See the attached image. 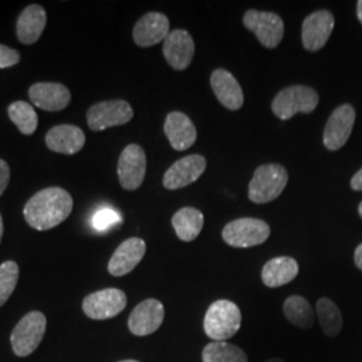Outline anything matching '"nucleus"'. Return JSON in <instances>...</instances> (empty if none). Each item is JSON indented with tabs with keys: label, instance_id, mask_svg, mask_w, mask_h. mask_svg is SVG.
<instances>
[{
	"label": "nucleus",
	"instance_id": "obj_32",
	"mask_svg": "<svg viewBox=\"0 0 362 362\" xmlns=\"http://www.w3.org/2000/svg\"><path fill=\"white\" fill-rule=\"evenodd\" d=\"M10 177H11V170L8 164L0 158V196L7 189L10 184Z\"/></svg>",
	"mask_w": 362,
	"mask_h": 362
},
{
	"label": "nucleus",
	"instance_id": "obj_9",
	"mask_svg": "<svg viewBox=\"0 0 362 362\" xmlns=\"http://www.w3.org/2000/svg\"><path fill=\"white\" fill-rule=\"evenodd\" d=\"M133 109L124 100H112L93 105L88 110V125L94 132L128 124L133 118Z\"/></svg>",
	"mask_w": 362,
	"mask_h": 362
},
{
	"label": "nucleus",
	"instance_id": "obj_14",
	"mask_svg": "<svg viewBox=\"0 0 362 362\" xmlns=\"http://www.w3.org/2000/svg\"><path fill=\"white\" fill-rule=\"evenodd\" d=\"M334 16L327 10H318L305 18L302 23V43L308 52L324 47L334 30Z\"/></svg>",
	"mask_w": 362,
	"mask_h": 362
},
{
	"label": "nucleus",
	"instance_id": "obj_33",
	"mask_svg": "<svg viewBox=\"0 0 362 362\" xmlns=\"http://www.w3.org/2000/svg\"><path fill=\"white\" fill-rule=\"evenodd\" d=\"M350 187L353 191H362V168L351 177Z\"/></svg>",
	"mask_w": 362,
	"mask_h": 362
},
{
	"label": "nucleus",
	"instance_id": "obj_27",
	"mask_svg": "<svg viewBox=\"0 0 362 362\" xmlns=\"http://www.w3.org/2000/svg\"><path fill=\"white\" fill-rule=\"evenodd\" d=\"M203 362H248L246 351L230 342H209L202 353Z\"/></svg>",
	"mask_w": 362,
	"mask_h": 362
},
{
	"label": "nucleus",
	"instance_id": "obj_22",
	"mask_svg": "<svg viewBox=\"0 0 362 362\" xmlns=\"http://www.w3.org/2000/svg\"><path fill=\"white\" fill-rule=\"evenodd\" d=\"M47 22V15L42 6L31 4L26 7L18 18L16 22V35L18 39L25 45L35 43Z\"/></svg>",
	"mask_w": 362,
	"mask_h": 362
},
{
	"label": "nucleus",
	"instance_id": "obj_39",
	"mask_svg": "<svg viewBox=\"0 0 362 362\" xmlns=\"http://www.w3.org/2000/svg\"><path fill=\"white\" fill-rule=\"evenodd\" d=\"M118 362H140V361H136V360H124V361H118Z\"/></svg>",
	"mask_w": 362,
	"mask_h": 362
},
{
	"label": "nucleus",
	"instance_id": "obj_30",
	"mask_svg": "<svg viewBox=\"0 0 362 362\" xmlns=\"http://www.w3.org/2000/svg\"><path fill=\"white\" fill-rule=\"evenodd\" d=\"M118 223H121L119 214L110 208H104V209L98 211L93 218V224L98 231H105V230L116 226Z\"/></svg>",
	"mask_w": 362,
	"mask_h": 362
},
{
	"label": "nucleus",
	"instance_id": "obj_10",
	"mask_svg": "<svg viewBox=\"0 0 362 362\" xmlns=\"http://www.w3.org/2000/svg\"><path fill=\"white\" fill-rule=\"evenodd\" d=\"M118 180L124 189L136 191L141 187L146 173V155L137 144L128 145L118 158Z\"/></svg>",
	"mask_w": 362,
	"mask_h": 362
},
{
	"label": "nucleus",
	"instance_id": "obj_23",
	"mask_svg": "<svg viewBox=\"0 0 362 362\" xmlns=\"http://www.w3.org/2000/svg\"><path fill=\"white\" fill-rule=\"evenodd\" d=\"M299 272L298 262L291 257L272 258L262 269V282L267 287H281L293 282Z\"/></svg>",
	"mask_w": 362,
	"mask_h": 362
},
{
	"label": "nucleus",
	"instance_id": "obj_12",
	"mask_svg": "<svg viewBox=\"0 0 362 362\" xmlns=\"http://www.w3.org/2000/svg\"><path fill=\"white\" fill-rule=\"evenodd\" d=\"M164 305L160 300L153 298L145 299L130 313L128 318L130 333L137 337L149 336L155 333L164 322Z\"/></svg>",
	"mask_w": 362,
	"mask_h": 362
},
{
	"label": "nucleus",
	"instance_id": "obj_2",
	"mask_svg": "<svg viewBox=\"0 0 362 362\" xmlns=\"http://www.w3.org/2000/svg\"><path fill=\"white\" fill-rule=\"evenodd\" d=\"M242 325V313L236 303L228 299L215 300L204 315V333L214 342H226L235 336Z\"/></svg>",
	"mask_w": 362,
	"mask_h": 362
},
{
	"label": "nucleus",
	"instance_id": "obj_18",
	"mask_svg": "<svg viewBox=\"0 0 362 362\" xmlns=\"http://www.w3.org/2000/svg\"><path fill=\"white\" fill-rule=\"evenodd\" d=\"M169 27V19L164 13H145L133 28V39L140 47H151L165 40L170 33Z\"/></svg>",
	"mask_w": 362,
	"mask_h": 362
},
{
	"label": "nucleus",
	"instance_id": "obj_31",
	"mask_svg": "<svg viewBox=\"0 0 362 362\" xmlns=\"http://www.w3.org/2000/svg\"><path fill=\"white\" fill-rule=\"evenodd\" d=\"M21 61V54L8 46L0 45V69H8L18 65Z\"/></svg>",
	"mask_w": 362,
	"mask_h": 362
},
{
	"label": "nucleus",
	"instance_id": "obj_28",
	"mask_svg": "<svg viewBox=\"0 0 362 362\" xmlns=\"http://www.w3.org/2000/svg\"><path fill=\"white\" fill-rule=\"evenodd\" d=\"M8 116L21 133L31 136L38 128V116L34 107L25 101H16L8 106Z\"/></svg>",
	"mask_w": 362,
	"mask_h": 362
},
{
	"label": "nucleus",
	"instance_id": "obj_20",
	"mask_svg": "<svg viewBox=\"0 0 362 362\" xmlns=\"http://www.w3.org/2000/svg\"><path fill=\"white\" fill-rule=\"evenodd\" d=\"M164 132L168 139L170 146L175 151H187L189 149L197 139V132L191 118L181 113L172 112L165 118Z\"/></svg>",
	"mask_w": 362,
	"mask_h": 362
},
{
	"label": "nucleus",
	"instance_id": "obj_19",
	"mask_svg": "<svg viewBox=\"0 0 362 362\" xmlns=\"http://www.w3.org/2000/svg\"><path fill=\"white\" fill-rule=\"evenodd\" d=\"M211 88L220 104L228 110H239L245 104V95L238 79L224 69H216L211 74Z\"/></svg>",
	"mask_w": 362,
	"mask_h": 362
},
{
	"label": "nucleus",
	"instance_id": "obj_4",
	"mask_svg": "<svg viewBox=\"0 0 362 362\" xmlns=\"http://www.w3.org/2000/svg\"><path fill=\"white\" fill-rule=\"evenodd\" d=\"M320 104V95L305 85L288 86L279 91L272 100V113L279 119H290L297 113H311Z\"/></svg>",
	"mask_w": 362,
	"mask_h": 362
},
{
	"label": "nucleus",
	"instance_id": "obj_11",
	"mask_svg": "<svg viewBox=\"0 0 362 362\" xmlns=\"http://www.w3.org/2000/svg\"><path fill=\"white\" fill-rule=\"evenodd\" d=\"M356 122L353 105H339L330 115L324 130V145L329 151H338L348 143Z\"/></svg>",
	"mask_w": 362,
	"mask_h": 362
},
{
	"label": "nucleus",
	"instance_id": "obj_3",
	"mask_svg": "<svg viewBox=\"0 0 362 362\" xmlns=\"http://www.w3.org/2000/svg\"><path fill=\"white\" fill-rule=\"evenodd\" d=\"M288 173L279 164H264L255 170L248 185V199L257 204H266L278 199L285 191Z\"/></svg>",
	"mask_w": 362,
	"mask_h": 362
},
{
	"label": "nucleus",
	"instance_id": "obj_17",
	"mask_svg": "<svg viewBox=\"0 0 362 362\" xmlns=\"http://www.w3.org/2000/svg\"><path fill=\"white\" fill-rule=\"evenodd\" d=\"M31 103L46 112H59L67 107L71 100L70 90L62 83L39 82L30 88Z\"/></svg>",
	"mask_w": 362,
	"mask_h": 362
},
{
	"label": "nucleus",
	"instance_id": "obj_13",
	"mask_svg": "<svg viewBox=\"0 0 362 362\" xmlns=\"http://www.w3.org/2000/svg\"><path fill=\"white\" fill-rule=\"evenodd\" d=\"M207 160L200 155H189L173 163L164 175L163 184L169 191H176L191 185L204 173Z\"/></svg>",
	"mask_w": 362,
	"mask_h": 362
},
{
	"label": "nucleus",
	"instance_id": "obj_7",
	"mask_svg": "<svg viewBox=\"0 0 362 362\" xmlns=\"http://www.w3.org/2000/svg\"><path fill=\"white\" fill-rule=\"evenodd\" d=\"M243 25L255 34L259 43L266 49H275L285 34L284 21L274 13L248 10L243 16Z\"/></svg>",
	"mask_w": 362,
	"mask_h": 362
},
{
	"label": "nucleus",
	"instance_id": "obj_16",
	"mask_svg": "<svg viewBox=\"0 0 362 362\" xmlns=\"http://www.w3.org/2000/svg\"><path fill=\"white\" fill-rule=\"evenodd\" d=\"M146 252V245L140 238H130L117 247L109 260L107 272L113 276H124L133 272L143 260Z\"/></svg>",
	"mask_w": 362,
	"mask_h": 362
},
{
	"label": "nucleus",
	"instance_id": "obj_37",
	"mask_svg": "<svg viewBox=\"0 0 362 362\" xmlns=\"http://www.w3.org/2000/svg\"><path fill=\"white\" fill-rule=\"evenodd\" d=\"M266 362H285L284 360H281V358H272V360H267Z\"/></svg>",
	"mask_w": 362,
	"mask_h": 362
},
{
	"label": "nucleus",
	"instance_id": "obj_34",
	"mask_svg": "<svg viewBox=\"0 0 362 362\" xmlns=\"http://www.w3.org/2000/svg\"><path fill=\"white\" fill-rule=\"evenodd\" d=\"M354 263L360 270H362V243L354 251Z\"/></svg>",
	"mask_w": 362,
	"mask_h": 362
},
{
	"label": "nucleus",
	"instance_id": "obj_21",
	"mask_svg": "<svg viewBox=\"0 0 362 362\" xmlns=\"http://www.w3.org/2000/svg\"><path fill=\"white\" fill-rule=\"evenodd\" d=\"M86 143L83 130L74 125H58L54 127L46 134L47 148L62 155H76Z\"/></svg>",
	"mask_w": 362,
	"mask_h": 362
},
{
	"label": "nucleus",
	"instance_id": "obj_8",
	"mask_svg": "<svg viewBox=\"0 0 362 362\" xmlns=\"http://www.w3.org/2000/svg\"><path fill=\"white\" fill-rule=\"evenodd\" d=\"M128 298L119 288H104L89 294L82 302V310L95 321H105L117 317L127 308Z\"/></svg>",
	"mask_w": 362,
	"mask_h": 362
},
{
	"label": "nucleus",
	"instance_id": "obj_29",
	"mask_svg": "<svg viewBox=\"0 0 362 362\" xmlns=\"http://www.w3.org/2000/svg\"><path fill=\"white\" fill-rule=\"evenodd\" d=\"M19 281V266L13 260L0 264V308L13 296Z\"/></svg>",
	"mask_w": 362,
	"mask_h": 362
},
{
	"label": "nucleus",
	"instance_id": "obj_15",
	"mask_svg": "<svg viewBox=\"0 0 362 362\" xmlns=\"http://www.w3.org/2000/svg\"><path fill=\"white\" fill-rule=\"evenodd\" d=\"M163 52L167 62L175 70H185L194 59V38L187 30H173L164 40Z\"/></svg>",
	"mask_w": 362,
	"mask_h": 362
},
{
	"label": "nucleus",
	"instance_id": "obj_6",
	"mask_svg": "<svg viewBox=\"0 0 362 362\" xmlns=\"http://www.w3.org/2000/svg\"><path fill=\"white\" fill-rule=\"evenodd\" d=\"M47 321L45 314L40 311H30L26 314L11 333V346L13 353L18 357H27L38 349L45 332H46Z\"/></svg>",
	"mask_w": 362,
	"mask_h": 362
},
{
	"label": "nucleus",
	"instance_id": "obj_1",
	"mask_svg": "<svg viewBox=\"0 0 362 362\" xmlns=\"http://www.w3.org/2000/svg\"><path fill=\"white\" fill-rule=\"evenodd\" d=\"M73 211L71 194L59 187H50L34 194L25 206L27 224L37 231H47L64 223Z\"/></svg>",
	"mask_w": 362,
	"mask_h": 362
},
{
	"label": "nucleus",
	"instance_id": "obj_36",
	"mask_svg": "<svg viewBox=\"0 0 362 362\" xmlns=\"http://www.w3.org/2000/svg\"><path fill=\"white\" fill-rule=\"evenodd\" d=\"M3 231H4V227H3V219H1V215H0V242H1Z\"/></svg>",
	"mask_w": 362,
	"mask_h": 362
},
{
	"label": "nucleus",
	"instance_id": "obj_26",
	"mask_svg": "<svg viewBox=\"0 0 362 362\" xmlns=\"http://www.w3.org/2000/svg\"><path fill=\"white\" fill-rule=\"evenodd\" d=\"M315 313L321 329L327 337H337L342 330L344 318L336 303L329 298L318 299L315 305Z\"/></svg>",
	"mask_w": 362,
	"mask_h": 362
},
{
	"label": "nucleus",
	"instance_id": "obj_25",
	"mask_svg": "<svg viewBox=\"0 0 362 362\" xmlns=\"http://www.w3.org/2000/svg\"><path fill=\"white\" fill-rule=\"evenodd\" d=\"M284 314L286 320L298 329L308 330L314 325V310L306 298L291 296L284 303Z\"/></svg>",
	"mask_w": 362,
	"mask_h": 362
},
{
	"label": "nucleus",
	"instance_id": "obj_35",
	"mask_svg": "<svg viewBox=\"0 0 362 362\" xmlns=\"http://www.w3.org/2000/svg\"><path fill=\"white\" fill-rule=\"evenodd\" d=\"M357 16H358V19L362 23V0L357 1Z\"/></svg>",
	"mask_w": 362,
	"mask_h": 362
},
{
	"label": "nucleus",
	"instance_id": "obj_38",
	"mask_svg": "<svg viewBox=\"0 0 362 362\" xmlns=\"http://www.w3.org/2000/svg\"><path fill=\"white\" fill-rule=\"evenodd\" d=\"M358 214H360V216L362 218V202L358 204Z\"/></svg>",
	"mask_w": 362,
	"mask_h": 362
},
{
	"label": "nucleus",
	"instance_id": "obj_24",
	"mask_svg": "<svg viewBox=\"0 0 362 362\" xmlns=\"http://www.w3.org/2000/svg\"><path fill=\"white\" fill-rule=\"evenodd\" d=\"M172 226L180 240L192 242L204 227V215L194 207L181 208L173 215Z\"/></svg>",
	"mask_w": 362,
	"mask_h": 362
},
{
	"label": "nucleus",
	"instance_id": "obj_5",
	"mask_svg": "<svg viewBox=\"0 0 362 362\" xmlns=\"http://www.w3.org/2000/svg\"><path fill=\"white\" fill-rule=\"evenodd\" d=\"M270 226L264 220L242 218L233 220L223 228V240L235 248L263 245L270 238Z\"/></svg>",
	"mask_w": 362,
	"mask_h": 362
}]
</instances>
